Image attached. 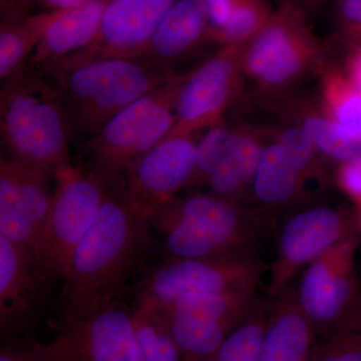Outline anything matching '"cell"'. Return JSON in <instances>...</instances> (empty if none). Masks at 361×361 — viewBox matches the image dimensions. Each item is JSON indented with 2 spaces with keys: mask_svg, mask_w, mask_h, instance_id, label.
Here are the masks:
<instances>
[{
  "mask_svg": "<svg viewBox=\"0 0 361 361\" xmlns=\"http://www.w3.org/2000/svg\"><path fill=\"white\" fill-rule=\"evenodd\" d=\"M149 221L116 187H108L96 222L78 245L63 281V322L116 303V296L149 248Z\"/></svg>",
  "mask_w": 361,
  "mask_h": 361,
  "instance_id": "6da1fadb",
  "label": "cell"
},
{
  "mask_svg": "<svg viewBox=\"0 0 361 361\" xmlns=\"http://www.w3.org/2000/svg\"><path fill=\"white\" fill-rule=\"evenodd\" d=\"M58 92L71 134H97L116 114L176 77L146 58L97 59L44 73Z\"/></svg>",
  "mask_w": 361,
  "mask_h": 361,
  "instance_id": "7a4b0ae2",
  "label": "cell"
},
{
  "mask_svg": "<svg viewBox=\"0 0 361 361\" xmlns=\"http://www.w3.org/2000/svg\"><path fill=\"white\" fill-rule=\"evenodd\" d=\"M0 130L9 156L52 177L71 164V130L58 92L30 63L2 82Z\"/></svg>",
  "mask_w": 361,
  "mask_h": 361,
  "instance_id": "3957f363",
  "label": "cell"
},
{
  "mask_svg": "<svg viewBox=\"0 0 361 361\" xmlns=\"http://www.w3.org/2000/svg\"><path fill=\"white\" fill-rule=\"evenodd\" d=\"M171 259H201L252 249L263 224L238 203L215 195L171 199L149 219Z\"/></svg>",
  "mask_w": 361,
  "mask_h": 361,
  "instance_id": "277c9868",
  "label": "cell"
},
{
  "mask_svg": "<svg viewBox=\"0 0 361 361\" xmlns=\"http://www.w3.org/2000/svg\"><path fill=\"white\" fill-rule=\"evenodd\" d=\"M186 77L176 75L137 99L90 137L84 149L85 169L106 187L118 184L135 161L174 127L176 103Z\"/></svg>",
  "mask_w": 361,
  "mask_h": 361,
  "instance_id": "5b68a950",
  "label": "cell"
},
{
  "mask_svg": "<svg viewBox=\"0 0 361 361\" xmlns=\"http://www.w3.org/2000/svg\"><path fill=\"white\" fill-rule=\"evenodd\" d=\"M54 179L51 209L33 252L49 274L65 281L78 245L96 222L108 187L87 169L73 164Z\"/></svg>",
  "mask_w": 361,
  "mask_h": 361,
  "instance_id": "8992f818",
  "label": "cell"
},
{
  "mask_svg": "<svg viewBox=\"0 0 361 361\" xmlns=\"http://www.w3.org/2000/svg\"><path fill=\"white\" fill-rule=\"evenodd\" d=\"M264 265L252 249L201 259H170L140 290L139 303L156 308L191 294L255 290Z\"/></svg>",
  "mask_w": 361,
  "mask_h": 361,
  "instance_id": "52a82bcc",
  "label": "cell"
},
{
  "mask_svg": "<svg viewBox=\"0 0 361 361\" xmlns=\"http://www.w3.org/2000/svg\"><path fill=\"white\" fill-rule=\"evenodd\" d=\"M259 305L255 290H241L191 294L157 310L165 318L183 361H204Z\"/></svg>",
  "mask_w": 361,
  "mask_h": 361,
  "instance_id": "ba28073f",
  "label": "cell"
},
{
  "mask_svg": "<svg viewBox=\"0 0 361 361\" xmlns=\"http://www.w3.org/2000/svg\"><path fill=\"white\" fill-rule=\"evenodd\" d=\"M28 353L35 361H137L133 313L114 303L63 322L54 338L33 342Z\"/></svg>",
  "mask_w": 361,
  "mask_h": 361,
  "instance_id": "9c48e42d",
  "label": "cell"
},
{
  "mask_svg": "<svg viewBox=\"0 0 361 361\" xmlns=\"http://www.w3.org/2000/svg\"><path fill=\"white\" fill-rule=\"evenodd\" d=\"M197 144L190 135L161 140L115 185L130 206L149 222L152 216L187 187L194 174Z\"/></svg>",
  "mask_w": 361,
  "mask_h": 361,
  "instance_id": "30bf717a",
  "label": "cell"
},
{
  "mask_svg": "<svg viewBox=\"0 0 361 361\" xmlns=\"http://www.w3.org/2000/svg\"><path fill=\"white\" fill-rule=\"evenodd\" d=\"M314 47L302 9L285 2L250 40L244 66L262 84L283 87L302 73Z\"/></svg>",
  "mask_w": 361,
  "mask_h": 361,
  "instance_id": "8fae6325",
  "label": "cell"
},
{
  "mask_svg": "<svg viewBox=\"0 0 361 361\" xmlns=\"http://www.w3.org/2000/svg\"><path fill=\"white\" fill-rule=\"evenodd\" d=\"M358 224L342 211L315 208L294 215L284 225L271 268L268 291L275 296L304 266L332 247L357 236Z\"/></svg>",
  "mask_w": 361,
  "mask_h": 361,
  "instance_id": "7c38bea8",
  "label": "cell"
},
{
  "mask_svg": "<svg viewBox=\"0 0 361 361\" xmlns=\"http://www.w3.org/2000/svg\"><path fill=\"white\" fill-rule=\"evenodd\" d=\"M177 0H110L97 39L47 71L97 59L145 58L161 20Z\"/></svg>",
  "mask_w": 361,
  "mask_h": 361,
  "instance_id": "4fadbf2b",
  "label": "cell"
},
{
  "mask_svg": "<svg viewBox=\"0 0 361 361\" xmlns=\"http://www.w3.org/2000/svg\"><path fill=\"white\" fill-rule=\"evenodd\" d=\"M358 241L355 236L329 249L301 278L299 301L317 334H326L360 294L355 270Z\"/></svg>",
  "mask_w": 361,
  "mask_h": 361,
  "instance_id": "5bb4252c",
  "label": "cell"
},
{
  "mask_svg": "<svg viewBox=\"0 0 361 361\" xmlns=\"http://www.w3.org/2000/svg\"><path fill=\"white\" fill-rule=\"evenodd\" d=\"M238 47L226 45L198 70L187 73L176 103L175 125L167 137L190 135L219 118L236 80Z\"/></svg>",
  "mask_w": 361,
  "mask_h": 361,
  "instance_id": "9a60e30c",
  "label": "cell"
},
{
  "mask_svg": "<svg viewBox=\"0 0 361 361\" xmlns=\"http://www.w3.org/2000/svg\"><path fill=\"white\" fill-rule=\"evenodd\" d=\"M47 273L35 252L0 236V322L11 330L35 310Z\"/></svg>",
  "mask_w": 361,
  "mask_h": 361,
  "instance_id": "2e32d148",
  "label": "cell"
},
{
  "mask_svg": "<svg viewBox=\"0 0 361 361\" xmlns=\"http://www.w3.org/2000/svg\"><path fill=\"white\" fill-rule=\"evenodd\" d=\"M268 307L262 355L264 361H310L317 345V332L306 314L296 289L288 286Z\"/></svg>",
  "mask_w": 361,
  "mask_h": 361,
  "instance_id": "e0dca14e",
  "label": "cell"
},
{
  "mask_svg": "<svg viewBox=\"0 0 361 361\" xmlns=\"http://www.w3.org/2000/svg\"><path fill=\"white\" fill-rule=\"evenodd\" d=\"M109 1L89 0L82 6L61 11L47 28L28 63L44 73L89 47L97 39Z\"/></svg>",
  "mask_w": 361,
  "mask_h": 361,
  "instance_id": "ac0fdd59",
  "label": "cell"
},
{
  "mask_svg": "<svg viewBox=\"0 0 361 361\" xmlns=\"http://www.w3.org/2000/svg\"><path fill=\"white\" fill-rule=\"evenodd\" d=\"M211 39L203 0H177L161 20L145 58L166 68Z\"/></svg>",
  "mask_w": 361,
  "mask_h": 361,
  "instance_id": "d6986e66",
  "label": "cell"
},
{
  "mask_svg": "<svg viewBox=\"0 0 361 361\" xmlns=\"http://www.w3.org/2000/svg\"><path fill=\"white\" fill-rule=\"evenodd\" d=\"M61 11L26 14L1 20L0 26V78L1 82L30 61L47 28Z\"/></svg>",
  "mask_w": 361,
  "mask_h": 361,
  "instance_id": "ffe728a7",
  "label": "cell"
},
{
  "mask_svg": "<svg viewBox=\"0 0 361 361\" xmlns=\"http://www.w3.org/2000/svg\"><path fill=\"white\" fill-rule=\"evenodd\" d=\"M303 176L279 142L271 144L263 149L252 185L254 194L267 205H284L295 197Z\"/></svg>",
  "mask_w": 361,
  "mask_h": 361,
  "instance_id": "44dd1931",
  "label": "cell"
},
{
  "mask_svg": "<svg viewBox=\"0 0 361 361\" xmlns=\"http://www.w3.org/2000/svg\"><path fill=\"white\" fill-rule=\"evenodd\" d=\"M0 165L8 171L18 200L39 234L54 197V191L51 193L49 188V178L52 176L11 156L1 157Z\"/></svg>",
  "mask_w": 361,
  "mask_h": 361,
  "instance_id": "7402d4cb",
  "label": "cell"
},
{
  "mask_svg": "<svg viewBox=\"0 0 361 361\" xmlns=\"http://www.w3.org/2000/svg\"><path fill=\"white\" fill-rule=\"evenodd\" d=\"M137 361H183L182 353L161 311L137 304L133 313Z\"/></svg>",
  "mask_w": 361,
  "mask_h": 361,
  "instance_id": "603a6c76",
  "label": "cell"
},
{
  "mask_svg": "<svg viewBox=\"0 0 361 361\" xmlns=\"http://www.w3.org/2000/svg\"><path fill=\"white\" fill-rule=\"evenodd\" d=\"M310 361H361V295L326 332Z\"/></svg>",
  "mask_w": 361,
  "mask_h": 361,
  "instance_id": "cb8c5ba5",
  "label": "cell"
},
{
  "mask_svg": "<svg viewBox=\"0 0 361 361\" xmlns=\"http://www.w3.org/2000/svg\"><path fill=\"white\" fill-rule=\"evenodd\" d=\"M268 307L260 304L245 322L234 330L219 348L204 361H264L263 337Z\"/></svg>",
  "mask_w": 361,
  "mask_h": 361,
  "instance_id": "d4e9b609",
  "label": "cell"
},
{
  "mask_svg": "<svg viewBox=\"0 0 361 361\" xmlns=\"http://www.w3.org/2000/svg\"><path fill=\"white\" fill-rule=\"evenodd\" d=\"M0 236L35 249L39 233L26 215L8 171L0 165Z\"/></svg>",
  "mask_w": 361,
  "mask_h": 361,
  "instance_id": "484cf974",
  "label": "cell"
},
{
  "mask_svg": "<svg viewBox=\"0 0 361 361\" xmlns=\"http://www.w3.org/2000/svg\"><path fill=\"white\" fill-rule=\"evenodd\" d=\"M302 129L316 149L342 163L361 159V137L343 129L336 121L319 116L305 118Z\"/></svg>",
  "mask_w": 361,
  "mask_h": 361,
  "instance_id": "4316f807",
  "label": "cell"
},
{
  "mask_svg": "<svg viewBox=\"0 0 361 361\" xmlns=\"http://www.w3.org/2000/svg\"><path fill=\"white\" fill-rule=\"evenodd\" d=\"M272 14L265 0H235L227 25L212 33L211 39L225 47L242 44L260 32Z\"/></svg>",
  "mask_w": 361,
  "mask_h": 361,
  "instance_id": "83f0119b",
  "label": "cell"
},
{
  "mask_svg": "<svg viewBox=\"0 0 361 361\" xmlns=\"http://www.w3.org/2000/svg\"><path fill=\"white\" fill-rule=\"evenodd\" d=\"M325 99L332 120L361 137V90L343 78L331 77L325 85Z\"/></svg>",
  "mask_w": 361,
  "mask_h": 361,
  "instance_id": "f1b7e54d",
  "label": "cell"
},
{
  "mask_svg": "<svg viewBox=\"0 0 361 361\" xmlns=\"http://www.w3.org/2000/svg\"><path fill=\"white\" fill-rule=\"evenodd\" d=\"M236 133L223 127H214L196 147L194 174L188 186L206 183L221 161L232 153Z\"/></svg>",
  "mask_w": 361,
  "mask_h": 361,
  "instance_id": "f546056e",
  "label": "cell"
},
{
  "mask_svg": "<svg viewBox=\"0 0 361 361\" xmlns=\"http://www.w3.org/2000/svg\"><path fill=\"white\" fill-rule=\"evenodd\" d=\"M207 184L211 188L215 196L237 203V199L241 196L245 186L242 182L241 176L233 158V149L232 153L221 161L213 171L207 180Z\"/></svg>",
  "mask_w": 361,
  "mask_h": 361,
  "instance_id": "4dcf8cb0",
  "label": "cell"
},
{
  "mask_svg": "<svg viewBox=\"0 0 361 361\" xmlns=\"http://www.w3.org/2000/svg\"><path fill=\"white\" fill-rule=\"evenodd\" d=\"M263 149L264 148L253 137L236 134L233 146V158L245 187L253 185Z\"/></svg>",
  "mask_w": 361,
  "mask_h": 361,
  "instance_id": "1f68e13d",
  "label": "cell"
},
{
  "mask_svg": "<svg viewBox=\"0 0 361 361\" xmlns=\"http://www.w3.org/2000/svg\"><path fill=\"white\" fill-rule=\"evenodd\" d=\"M278 142L305 175L310 171L316 149L307 133L302 128H291L285 130Z\"/></svg>",
  "mask_w": 361,
  "mask_h": 361,
  "instance_id": "d6a6232c",
  "label": "cell"
},
{
  "mask_svg": "<svg viewBox=\"0 0 361 361\" xmlns=\"http://www.w3.org/2000/svg\"><path fill=\"white\" fill-rule=\"evenodd\" d=\"M337 180L341 189L361 209V159L342 164Z\"/></svg>",
  "mask_w": 361,
  "mask_h": 361,
  "instance_id": "836d02e7",
  "label": "cell"
},
{
  "mask_svg": "<svg viewBox=\"0 0 361 361\" xmlns=\"http://www.w3.org/2000/svg\"><path fill=\"white\" fill-rule=\"evenodd\" d=\"M208 13L212 33L218 32L227 25L231 16L235 0H203Z\"/></svg>",
  "mask_w": 361,
  "mask_h": 361,
  "instance_id": "e575fe53",
  "label": "cell"
},
{
  "mask_svg": "<svg viewBox=\"0 0 361 361\" xmlns=\"http://www.w3.org/2000/svg\"><path fill=\"white\" fill-rule=\"evenodd\" d=\"M339 14L349 28L361 33V0H341Z\"/></svg>",
  "mask_w": 361,
  "mask_h": 361,
  "instance_id": "d590c367",
  "label": "cell"
},
{
  "mask_svg": "<svg viewBox=\"0 0 361 361\" xmlns=\"http://www.w3.org/2000/svg\"><path fill=\"white\" fill-rule=\"evenodd\" d=\"M32 4L33 0H0L1 20L26 16Z\"/></svg>",
  "mask_w": 361,
  "mask_h": 361,
  "instance_id": "8d00e7d4",
  "label": "cell"
},
{
  "mask_svg": "<svg viewBox=\"0 0 361 361\" xmlns=\"http://www.w3.org/2000/svg\"><path fill=\"white\" fill-rule=\"evenodd\" d=\"M89 0H33V4H39L49 11H65L82 6Z\"/></svg>",
  "mask_w": 361,
  "mask_h": 361,
  "instance_id": "74e56055",
  "label": "cell"
},
{
  "mask_svg": "<svg viewBox=\"0 0 361 361\" xmlns=\"http://www.w3.org/2000/svg\"><path fill=\"white\" fill-rule=\"evenodd\" d=\"M349 71H350L353 84L361 90V51L356 52L351 59Z\"/></svg>",
  "mask_w": 361,
  "mask_h": 361,
  "instance_id": "f35d334b",
  "label": "cell"
},
{
  "mask_svg": "<svg viewBox=\"0 0 361 361\" xmlns=\"http://www.w3.org/2000/svg\"><path fill=\"white\" fill-rule=\"evenodd\" d=\"M0 361H35L32 360L30 353H26L25 355H16L13 351H4L1 353V360Z\"/></svg>",
  "mask_w": 361,
  "mask_h": 361,
  "instance_id": "ab89813d",
  "label": "cell"
},
{
  "mask_svg": "<svg viewBox=\"0 0 361 361\" xmlns=\"http://www.w3.org/2000/svg\"><path fill=\"white\" fill-rule=\"evenodd\" d=\"M319 1H324V0H286V2H289V4L296 6H299V4H318Z\"/></svg>",
  "mask_w": 361,
  "mask_h": 361,
  "instance_id": "60d3db41",
  "label": "cell"
},
{
  "mask_svg": "<svg viewBox=\"0 0 361 361\" xmlns=\"http://www.w3.org/2000/svg\"><path fill=\"white\" fill-rule=\"evenodd\" d=\"M358 228H360V231L361 232V209H360V222H358Z\"/></svg>",
  "mask_w": 361,
  "mask_h": 361,
  "instance_id": "b9f144b4",
  "label": "cell"
}]
</instances>
